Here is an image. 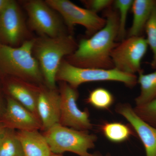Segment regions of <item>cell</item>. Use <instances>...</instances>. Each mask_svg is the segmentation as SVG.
Returning a JSON list of instances; mask_svg holds the SVG:
<instances>
[{
    "instance_id": "obj_1",
    "label": "cell",
    "mask_w": 156,
    "mask_h": 156,
    "mask_svg": "<svg viewBox=\"0 0 156 156\" xmlns=\"http://www.w3.org/2000/svg\"><path fill=\"white\" fill-rule=\"evenodd\" d=\"M104 27L90 37L82 39L76 51L66 57L73 66L84 68L114 69L111 53L117 44L119 15L116 9L108 8L105 13Z\"/></svg>"
},
{
    "instance_id": "obj_2",
    "label": "cell",
    "mask_w": 156,
    "mask_h": 156,
    "mask_svg": "<svg viewBox=\"0 0 156 156\" xmlns=\"http://www.w3.org/2000/svg\"><path fill=\"white\" fill-rule=\"evenodd\" d=\"M78 44L66 33L56 37H42L36 39L33 54L40 65L49 89H56V76L63 58L73 53Z\"/></svg>"
},
{
    "instance_id": "obj_3",
    "label": "cell",
    "mask_w": 156,
    "mask_h": 156,
    "mask_svg": "<svg viewBox=\"0 0 156 156\" xmlns=\"http://www.w3.org/2000/svg\"><path fill=\"white\" fill-rule=\"evenodd\" d=\"M35 40L31 39L26 41L18 47L0 43L1 69L23 80L41 82L44 77L33 51Z\"/></svg>"
},
{
    "instance_id": "obj_4",
    "label": "cell",
    "mask_w": 156,
    "mask_h": 156,
    "mask_svg": "<svg viewBox=\"0 0 156 156\" xmlns=\"http://www.w3.org/2000/svg\"><path fill=\"white\" fill-rule=\"evenodd\" d=\"M56 81L65 82L77 89L81 84L89 82L115 81L132 88L137 83L135 75L128 74L115 69L84 68L73 66L63 59L56 76Z\"/></svg>"
},
{
    "instance_id": "obj_5",
    "label": "cell",
    "mask_w": 156,
    "mask_h": 156,
    "mask_svg": "<svg viewBox=\"0 0 156 156\" xmlns=\"http://www.w3.org/2000/svg\"><path fill=\"white\" fill-rule=\"evenodd\" d=\"M44 136L52 154L66 152L79 156H93L89 150L95 147L97 137L88 131H79L57 124L45 131Z\"/></svg>"
},
{
    "instance_id": "obj_6",
    "label": "cell",
    "mask_w": 156,
    "mask_h": 156,
    "mask_svg": "<svg viewBox=\"0 0 156 156\" xmlns=\"http://www.w3.org/2000/svg\"><path fill=\"white\" fill-rule=\"evenodd\" d=\"M47 4L60 14L67 26L72 32L76 25H80L86 30V34L91 37L104 27L105 18L87 9L76 5L68 0H47Z\"/></svg>"
},
{
    "instance_id": "obj_7",
    "label": "cell",
    "mask_w": 156,
    "mask_h": 156,
    "mask_svg": "<svg viewBox=\"0 0 156 156\" xmlns=\"http://www.w3.org/2000/svg\"><path fill=\"white\" fill-rule=\"evenodd\" d=\"M148 47L146 39L142 36L128 37L119 42L111 53L114 68L128 74L139 73Z\"/></svg>"
},
{
    "instance_id": "obj_8",
    "label": "cell",
    "mask_w": 156,
    "mask_h": 156,
    "mask_svg": "<svg viewBox=\"0 0 156 156\" xmlns=\"http://www.w3.org/2000/svg\"><path fill=\"white\" fill-rule=\"evenodd\" d=\"M24 7L29 25L42 37H56L66 34L61 20L46 2L31 0L27 2Z\"/></svg>"
},
{
    "instance_id": "obj_9",
    "label": "cell",
    "mask_w": 156,
    "mask_h": 156,
    "mask_svg": "<svg viewBox=\"0 0 156 156\" xmlns=\"http://www.w3.org/2000/svg\"><path fill=\"white\" fill-rule=\"evenodd\" d=\"M60 117L59 123L62 126L79 131H88L93 126L89 119L88 110L84 111L78 107L77 101L79 93L77 89L73 88L65 82H61Z\"/></svg>"
},
{
    "instance_id": "obj_10",
    "label": "cell",
    "mask_w": 156,
    "mask_h": 156,
    "mask_svg": "<svg viewBox=\"0 0 156 156\" xmlns=\"http://www.w3.org/2000/svg\"><path fill=\"white\" fill-rule=\"evenodd\" d=\"M22 13L16 2L11 1L0 13V43L9 46L22 44L28 36Z\"/></svg>"
},
{
    "instance_id": "obj_11",
    "label": "cell",
    "mask_w": 156,
    "mask_h": 156,
    "mask_svg": "<svg viewBox=\"0 0 156 156\" xmlns=\"http://www.w3.org/2000/svg\"><path fill=\"white\" fill-rule=\"evenodd\" d=\"M6 128L19 131L38 130L42 128L38 118L12 98L7 99L2 117Z\"/></svg>"
},
{
    "instance_id": "obj_12",
    "label": "cell",
    "mask_w": 156,
    "mask_h": 156,
    "mask_svg": "<svg viewBox=\"0 0 156 156\" xmlns=\"http://www.w3.org/2000/svg\"><path fill=\"white\" fill-rule=\"evenodd\" d=\"M117 113L125 118L139 136L146 156H156V128L138 116L128 103H120L116 107Z\"/></svg>"
},
{
    "instance_id": "obj_13",
    "label": "cell",
    "mask_w": 156,
    "mask_h": 156,
    "mask_svg": "<svg viewBox=\"0 0 156 156\" xmlns=\"http://www.w3.org/2000/svg\"><path fill=\"white\" fill-rule=\"evenodd\" d=\"M37 112L44 131L59 124L60 96L56 89H41L38 98Z\"/></svg>"
},
{
    "instance_id": "obj_14",
    "label": "cell",
    "mask_w": 156,
    "mask_h": 156,
    "mask_svg": "<svg viewBox=\"0 0 156 156\" xmlns=\"http://www.w3.org/2000/svg\"><path fill=\"white\" fill-rule=\"evenodd\" d=\"M17 135L22 145L23 156H51L50 150L44 134L38 130L19 131Z\"/></svg>"
},
{
    "instance_id": "obj_15",
    "label": "cell",
    "mask_w": 156,
    "mask_h": 156,
    "mask_svg": "<svg viewBox=\"0 0 156 156\" xmlns=\"http://www.w3.org/2000/svg\"><path fill=\"white\" fill-rule=\"evenodd\" d=\"M41 89L30 86L23 81L11 83L8 87V91L12 98L25 107L39 119L37 103Z\"/></svg>"
},
{
    "instance_id": "obj_16",
    "label": "cell",
    "mask_w": 156,
    "mask_h": 156,
    "mask_svg": "<svg viewBox=\"0 0 156 156\" xmlns=\"http://www.w3.org/2000/svg\"><path fill=\"white\" fill-rule=\"evenodd\" d=\"M156 4L154 0H134L131 6L133 13L132 25L128 37L141 36Z\"/></svg>"
},
{
    "instance_id": "obj_17",
    "label": "cell",
    "mask_w": 156,
    "mask_h": 156,
    "mask_svg": "<svg viewBox=\"0 0 156 156\" xmlns=\"http://www.w3.org/2000/svg\"><path fill=\"white\" fill-rule=\"evenodd\" d=\"M137 83L140 85V92L135 99L136 106H140L156 98V71L144 74L139 73Z\"/></svg>"
},
{
    "instance_id": "obj_18",
    "label": "cell",
    "mask_w": 156,
    "mask_h": 156,
    "mask_svg": "<svg viewBox=\"0 0 156 156\" xmlns=\"http://www.w3.org/2000/svg\"><path fill=\"white\" fill-rule=\"evenodd\" d=\"M101 130L107 139L115 143L124 142L134 134L129 126L119 122L105 123Z\"/></svg>"
},
{
    "instance_id": "obj_19",
    "label": "cell",
    "mask_w": 156,
    "mask_h": 156,
    "mask_svg": "<svg viewBox=\"0 0 156 156\" xmlns=\"http://www.w3.org/2000/svg\"><path fill=\"white\" fill-rule=\"evenodd\" d=\"M0 156H23L21 142L13 129L7 128L0 138Z\"/></svg>"
},
{
    "instance_id": "obj_20",
    "label": "cell",
    "mask_w": 156,
    "mask_h": 156,
    "mask_svg": "<svg viewBox=\"0 0 156 156\" xmlns=\"http://www.w3.org/2000/svg\"><path fill=\"white\" fill-rule=\"evenodd\" d=\"M114 97L107 89L97 88L89 93L87 103L98 109H108L114 102Z\"/></svg>"
},
{
    "instance_id": "obj_21",
    "label": "cell",
    "mask_w": 156,
    "mask_h": 156,
    "mask_svg": "<svg viewBox=\"0 0 156 156\" xmlns=\"http://www.w3.org/2000/svg\"><path fill=\"white\" fill-rule=\"evenodd\" d=\"M132 0H116L114 1L115 9L118 11L119 15V29L117 40L122 41L126 36V25L128 11L131 8Z\"/></svg>"
},
{
    "instance_id": "obj_22",
    "label": "cell",
    "mask_w": 156,
    "mask_h": 156,
    "mask_svg": "<svg viewBox=\"0 0 156 156\" xmlns=\"http://www.w3.org/2000/svg\"><path fill=\"white\" fill-rule=\"evenodd\" d=\"M145 30L147 36L146 40L148 44L153 53L151 66L154 69H156V4L146 25Z\"/></svg>"
},
{
    "instance_id": "obj_23",
    "label": "cell",
    "mask_w": 156,
    "mask_h": 156,
    "mask_svg": "<svg viewBox=\"0 0 156 156\" xmlns=\"http://www.w3.org/2000/svg\"><path fill=\"white\" fill-rule=\"evenodd\" d=\"M134 109L138 116L156 128V98L143 105L135 106Z\"/></svg>"
},
{
    "instance_id": "obj_24",
    "label": "cell",
    "mask_w": 156,
    "mask_h": 156,
    "mask_svg": "<svg viewBox=\"0 0 156 156\" xmlns=\"http://www.w3.org/2000/svg\"><path fill=\"white\" fill-rule=\"evenodd\" d=\"M114 1L112 0H86L82 2L89 9L97 14L98 12L105 9H108L113 5Z\"/></svg>"
},
{
    "instance_id": "obj_25",
    "label": "cell",
    "mask_w": 156,
    "mask_h": 156,
    "mask_svg": "<svg viewBox=\"0 0 156 156\" xmlns=\"http://www.w3.org/2000/svg\"><path fill=\"white\" fill-rule=\"evenodd\" d=\"M12 0H0V13L9 5Z\"/></svg>"
},
{
    "instance_id": "obj_26",
    "label": "cell",
    "mask_w": 156,
    "mask_h": 156,
    "mask_svg": "<svg viewBox=\"0 0 156 156\" xmlns=\"http://www.w3.org/2000/svg\"><path fill=\"white\" fill-rule=\"evenodd\" d=\"M8 128H6L2 122H0V138L4 134Z\"/></svg>"
},
{
    "instance_id": "obj_27",
    "label": "cell",
    "mask_w": 156,
    "mask_h": 156,
    "mask_svg": "<svg viewBox=\"0 0 156 156\" xmlns=\"http://www.w3.org/2000/svg\"><path fill=\"white\" fill-rule=\"evenodd\" d=\"M5 109L3 108L2 104L1 101L0 100V118H2V117Z\"/></svg>"
},
{
    "instance_id": "obj_28",
    "label": "cell",
    "mask_w": 156,
    "mask_h": 156,
    "mask_svg": "<svg viewBox=\"0 0 156 156\" xmlns=\"http://www.w3.org/2000/svg\"><path fill=\"white\" fill-rule=\"evenodd\" d=\"M93 156H105L102 155L101 154H100L98 153H96L93 154Z\"/></svg>"
},
{
    "instance_id": "obj_29",
    "label": "cell",
    "mask_w": 156,
    "mask_h": 156,
    "mask_svg": "<svg viewBox=\"0 0 156 156\" xmlns=\"http://www.w3.org/2000/svg\"><path fill=\"white\" fill-rule=\"evenodd\" d=\"M51 156H62L60 155V154H52V155H51Z\"/></svg>"
}]
</instances>
